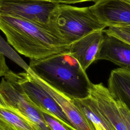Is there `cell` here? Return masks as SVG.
<instances>
[{
	"label": "cell",
	"instance_id": "6da1fadb",
	"mask_svg": "<svg viewBox=\"0 0 130 130\" xmlns=\"http://www.w3.org/2000/svg\"><path fill=\"white\" fill-rule=\"evenodd\" d=\"M0 30L9 44L30 59L69 52L70 45L49 28L17 16L0 13Z\"/></svg>",
	"mask_w": 130,
	"mask_h": 130
},
{
	"label": "cell",
	"instance_id": "7a4b0ae2",
	"mask_svg": "<svg viewBox=\"0 0 130 130\" xmlns=\"http://www.w3.org/2000/svg\"><path fill=\"white\" fill-rule=\"evenodd\" d=\"M28 66L33 74L71 99L89 95L92 83L69 52L30 59Z\"/></svg>",
	"mask_w": 130,
	"mask_h": 130
},
{
	"label": "cell",
	"instance_id": "3957f363",
	"mask_svg": "<svg viewBox=\"0 0 130 130\" xmlns=\"http://www.w3.org/2000/svg\"><path fill=\"white\" fill-rule=\"evenodd\" d=\"M48 26L69 45L93 31L107 27L89 7H77L61 3H58L52 11Z\"/></svg>",
	"mask_w": 130,
	"mask_h": 130
},
{
	"label": "cell",
	"instance_id": "277c9868",
	"mask_svg": "<svg viewBox=\"0 0 130 130\" xmlns=\"http://www.w3.org/2000/svg\"><path fill=\"white\" fill-rule=\"evenodd\" d=\"M0 94L7 105L22 114L38 130H51L44 120L41 109L24 92L13 72L10 71L2 78L0 81Z\"/></svg>",
	"mask_w": 130,
	"mask_h": 130
},
{
	"label": "cell",
	"instance_id": "5b68a950",
	"mask_svg": "<svg viewBox=\"0 0 130 130\" xmlns=\"http://www.w3.org/2000/svg\"><path fill=\"white\" fill-rule=\"evenodd\" d=\"M58 4L41 0H0V13L17 16L49 28L50 15Z\"/></svg>",
	"mask_w": 130,
	"mask_h": 130
},
{
	"label": "cell",
	"instance_id": "8992f818",
	"mask_svg": "<svg viewBox=\"0 0 130 130\" xmlns=\"http://www.w3.org/2000/svg\"><path fill=\"white\" fill-rule=\"evenodd\" d=\"M13 75L24 92L37 107L43 111L49 112L72 126L59 105L51 95L34 80L29 72L26 71L25 72L19 73L13 72Z\"/></svg>",
	"mask_w": 130,
	"mask_h": 130
},
{
	"label": "cell",
	"instance_id": "52a82bcc",
	"mask_svg": "<svg viewBox=\"0 0 130 130\" xmlns=\"http://www.w3.org/2000/svg\"><path fill=\"white\" fill-rule=\"evenodd\" d=\"M89 8L107 27L130 26V2L128 0H101Z\"/></svg>",
	"mask_w": 130,
	"mask_h": 130
},
{
	"label": "cell",
	"instance_id": "ba28073f",
	"mask_svg": "<svg viewBox=\"0 0 130 130\" xmlns=\"http://www.w3.org/2000/svg\"><path fill=\"white\" fill-rule=\"evenodd\" d=\"M34 80L44 88L59 105L72 126L76 130H95L87 119L75 105L73 100L49 85L44 80L37 77L30 70Z\"/></svg>",
	"mask_w": 130,
	"mask_h": 130
},
{
	"label": "cell",
	"instance_id": "9c48e42d",
	"mask_svg": "<svg viewBox=\"0 0 130 130\" xmlns=\"http://www.w3.org/2000/svg\"><path fill=\"white\" fill-rule=\"evenodd\" d=\"M103 37V30H96L70 45L69 53L78 61L84 71H86L93 62L98 60Z\"/></svg>",
	"mask_w": 130,
	"mask_h": 130
},
{
	"label": "cell",
	"instance_id": "30bf717a",
	"mask_svg": "<svg viewBox=\"0 0 130 130\" xmlns=\"http://www.w3.org/2000/svg\"><path fill=\"white\" fill-rule=\"evenodd\" d=\"M89 96L95 101L104 115L116 130H126L116 100L108 88L102 83H92Z\"/></svg>",
	"mask_w": 130,
	"mask_h": 130
},
{
	"label": "cell",
	"instance_id": "8fae6325",
	"mask_svg": "<svg viewBox=\"0 0 130 130\" xmlns=\"http://www.w3.org/2000/svg\"><path fill=\"white\" fill-rule=\"evenodd\" d=\"M99 60H108L121 68L130 70V44L104 32L103 40L98 56Z\"/></svg>",
	"mask_w": 130,
	"mask_h": 130
},
{
	"label": "cell",
	"instance_id": "7c38bea8",
	"mask_svg": "<svg viewBox=\"0 0 130 130\" xmlns=\"http://www.w3.org/2000/svg\"><path fill=\"white\" fill-rule=\"evenodd\" d=\"M116 100L122 102L130 110V70L118 68L112 70L108 87Z\"/></svg>",
	"mask_w": 130,
	"mask_h": 130
},
{
	"label": "cell",
	"instance_id": "4fadbf2b",
	"mask_svg": "<svg viewBox=\"0 0 130 130\" xmlns=\"http://www.w3.org/2000/svg\"><path fill=\"white\" fill-rule=\"evenodd\" d=\"M72 100L95 130H116L107 119L96 103L89 95L83 99Z\"/></svg>",
	"mask_w": 130,
	"mask_h": 130
},
{
	"label": "cell",
	"instance_id": "5bb4252c",
	"mask_svg": "<svg viewBox=\"0 0 130 130\" xmlns=\"http://www.w3.org/2000/svg\"><path fill=\"white\" fill-rule=\"evenodd\" d=\"M0 118L16 130H38L34 124L4 101L0 94Z\"/></svg>",
	"mask_w": 130,
	"mask_h": 130
},
{
	"label": "cell",
	"instance_id": "9a60e30c",
	"mask_svg": "<svg viewBox=\"0 0 130 130\" xmlns=\"http://www.w3.org/2000/svg\"><path fill=\"white\" fill-rule=\"evenodd\" d=\"M41 110L45 121L51 130H76L49 112Z\"/></svg>",
	"mask_w": 130,
	"mask_h": 130
},
{
	"label": "cell",
	"instance_id": "2e32d148",
	"mask_svg": "<svg viewBox=\"0 0 130 130\" xmlns=\"http://www.w3.org/2000/svg\"><path fill=\"white\" fill-rule=\"evenodd\" d=\"M104 32L114 36L130 44V26L107 27Z\"/></svg>",
	"mask_w": 130,
	"mask_h": 130
},
{
	"label": "cell",
	"instance_id": "e0dca14e",
	"mask_svg": "<svg viewBox=\"0 0 130 130\" xmlns=\"http://www.w3.org/2000/svg\"><path fill=\"white\" fill-rule=\"evenodd\" d=\"M0 52L4 55H7L12 59L18 61L19 62L23 61L21 58L17 54L15 51L10 47V46L5 41L0 35Z\"/></svg>",
	"mask_w": 130,
	"mask_h": 130
},
{
	"label": "cell",
	"instance_id": "ac0fdd59",
	"mask_svg": "<svg viewBox=\"0 0 130 130\" xmlns=\"http://www.w3.org/2000/svg\"><path fill=\"white\" fill-rule=\"evenodd\" d=\"M116 102L126 130H130V110L122 102L117 100Z\"/></svg>",
	"mask_w": 130,
	"mask_h": 130
},
{
	"label": "cell",
	"instance_id": "d6986e66",
	"mask_svg": "<svg viewBox=\"0 0 130 130\" xmlns=\"http://www.w3.org/2000/svg\"><path fill=\"white\" fill-rule=\"evenodd\" d=\"M10 71L6 63L4 55L0 52V77L7 75Z\"/></svg>",
	"mask_w": 130,
	"mask_h": 130
},
{
	"label": "cell",
	"instance_id": "ffe728a7",
	"mask_svg": "<svg viewBox=\"0 0 130 130\" xmlns=\"http://www.w3.org/2000/svg\"><path fill=\"white\" fill-rule=\"evenodd\" d=\"M101 0H57L58 3L66 4H73L79 3H82L85 2H93L94 3Z\"/></svg>",
	"mask_w": 130,
	"mask_h": 130
},
{
	"label": "cell",
	"instance_id": "44dd1931",
	"mask_svg": "<svg viewBox=\"0 0 130 130\" xmlns=\"http://www.w3.org/2000/svg\"><path fill=\"white\" fill-rule=\"evenodd\" d=\"M0 130H16L9 123L0 118Z\"/></svg>",
	"mask_w": 130,
	"mask_h": 130
},
{
	"label": "cell",
	"instance_id": "7402d4cb",
	"mask_svg": "<svg viewBox=\"0 0 130 130\" xmlns=\"http://www.w3.org/2000/svg\"><path fill=\"white\" fill-rule=\"evenodd\" d=\"M41 1H52V2H57V0H41Z\"/></svg>",
	"mask_w": 130,
	"mask_h": 130
},
{
	"label": "cell",
	"instance_id": "603a6c76",
	"mask_svg": "<svg viewBox=\"0 0 130 130\" xmlns=\"http://www.w3.org/2000/svg\"><path fill=\"white\" fill-rule=\"evenodd\" d=\"M128 1L130 2V0H128Z\"/></svg>",
	"mask_w": 130,
	"mask_h": 130
}]
</instances>
